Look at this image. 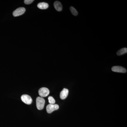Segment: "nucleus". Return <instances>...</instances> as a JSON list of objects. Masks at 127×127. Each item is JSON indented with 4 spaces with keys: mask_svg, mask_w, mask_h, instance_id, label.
I'll return each mask as SVG.
<instances>
[{
    "mask_svg": "<svg viewBox=\"0 0 127 127\" xmlns=\"http://www.w3.org/2000/svg\"><path fill=\"white\" fill-rule=\"evenodd\" d=\"M45 104V100L43 97H38L36 99V107L37 109L42 110L44 108Z\"/></svg>",
    "mask_w": 127,
    "mask_h": 127,
    "instance_id": "obj_1",
    "label": "nucleus"
},
{
    "mask_svg": "<svg viewBox=\"0 0 127 127\" xmlns=\"http://www.w3.org/2000/svg\"><path fill=\"white\" fill-rule=\"evenodd\" d=\"M59 108L58 105L57 104H49L47 106L46 111L48 113H51L53 111L58 110Z\"/></svg>",
    "mask_w": 127,
    "mask_h": 127,
    "instance_id": "obj_2",
    "label": "nucleus"
},
{
    "mask_svg": "<svg viewBox=\"0 0 127 127\" xmlns=\"http://www.w3.org/2000/svg\"><path fill=\"white\" fill-rule=\"evenodd\" d=\"M49 94L50 91L46 88H41L39 91V94L41 97H45L47 96Z\"/></svg>",
    "mask_w": 127,
    "mask_h": 127,
    "instance_id": "obj_3",
    "label": "nucleus"
},
{
    "mask_svg": "<svg viewBox=\"0 0 127 127\" xmlns=\"http://www.w3.org/2000/svg\"><path fill=\"white\" fill-rule=\"evenodd\" d=\"M26 10V9L24 7H19L13 12V15L14 17H17L22 15L25 13Z\"/></svg>",
    "mask_w": 127,
    "mask_h": 127,
    "instance_id": "obj_4",
    "label": "nucleus"
},
{
    "mask_svg": "<svg viewBox=\"0 0 127 127\" xmlns=\"http://www.w3.org/2000/svg\"><path fill=\"white\" fill-rule=\"evenodd\" d=\"M21 99L26 104H30L32 102V99L30 96L28 95H23L21 97Z\"/></svg>",
    "mask_w": 127,
    "mask_h": 127,
    "instance_id": "obj_5",
    "label": "nucleus"
},
{
    "mask_svg": "<svg viewBox=\"0 0 127 127\" xmlns=\"http://www.w3.org/2000/svg\"><path fill=\"white\" fill-rule=\"evenodd\" d=\"M112 70L114 72L122 73H125L127 72V69L126 68L120 66H114L112 67Z\"/></svg>",
    "mask_w": 127,
    "mask_h": 127,
    "instance_id": "obj_6",
    "label": "nucleus"
},
{
    "mask_svg": "<svg viewBox=\"0 0 127 127\" xmlns=\"http://www.w3.org/2000/svg\"><path fill=\"white\" fill-rule=\"evenodd\" d=\"M68 90L67 89L64 88L60 93V97L62 100L65 99L68 95Z\"/></svg>",
    "mask_w": 127,
    "mask_h": 127,
    "instance_id": "obj_7",
    "label": "nucleus"
},
{
    "mask_svg": "<svg viewBox=\"0 0 127 127\" xmlns=\"http://www.w3.org/2000/svg\"><path fill=\"white\" fill-rule=\"evenodd\" d=\"M54 7L56 10L61 11L63 9V6L61 2L59 1H56L54 3Z\"/></svg>",
    "mask_w": 127,
    "mask_h": 127,
    "instance_id": "obj_8",
    "label": "nucleus"
},
{
    "mask_svg": "<svg viewBox=\"0 0 127 127\" xmlns=\"http://www.w3.org/2000/svg\"><path fill=\"white\" fill-rule=\"evenodd\" d=\"M37 7L39 9L42 10L47 9L49 7V5L47 3L45 2H41L39 3L37 5Z\"/></svg>",
    "mask_w": 127,
    "mask_h": 127,
    "instance_id": "obj_9",
    "label": "nucleus"
},
{
    "mask_svg": "<svg viewBox=\"0 0 127 127\" xmlns=\"http://www.w3.org/2000/svg\"><path fill=\"white\" fill-rule=\"evenodd\" d=\"M127 52V48H124L119 50L117 52V54L118 56H121L124 54H126Z\"/></svg>",
    "mask_w": 127,
    "mask_h": 127,
    "instance_id": "obj_10",
    "label": "nucleus"
},
{
    "mask_svg": "<svg viewBox=\"0 0 127 127\" xmlns=\"http://www.w3.org/2000/svg\"><path fill=\"white\" fill-rule=\"evenodd\" d=\"M70 10L72 14L73 15L75 16L77 15L78 14V12L74 7L71 6V7H70Z\"/></svg>",
    "mask_w": 127,
    "mask_h": 127,
    "instance_id": "obj_11",
    "label": "nucleus"
},
{
    "mask_svg": "<svg viewBox=\"0 0 127 127\" xmlns=\"http://www.w3.org/2000/svg\"><path fill=\"white\" fill-rule=\"evenodd\" d=\"M48 102L50 104H54L56 102V101L52 97L49 96L48 97Z\"/></svg>",
    "mask_w": 127,
    "mask_h": 127,
    "instance_id": "obj_12",
    "label": "nucleus"
},
{
    "mask_svg": "<svg viewBox=\"0 0 127 127\" xmlns=\"http://www.w3.org/2000/svg\"><path fill=\"white\" fill-rule=\"evenodd\" d=\"M34 0H25L24 2L26 4H30L34 1Z\"/></svg>",
    "mask_w": 127,
    "mask_h": 127,
    "instance_id": "obj_13",
    "label": "nucleus"
}]
</instances>
